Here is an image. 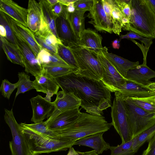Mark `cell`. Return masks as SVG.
Returning a JSON list of instances; mask_svg holds the SVG:
<instances>
[{
  "mask_svg": "<svg viewBox=\"0 0 155 155\" xmlns=\"http://www.w3.org/2000/svg\"><path fill=\"white\" fill-rule=\"evenodd\" d=\"M55 79L64 92L72 93L81 100V106L88 113L102 116L104 110L111 107V92L101 80L74 72Z\"/></svg>",
  "mask_w": 155,
  "mask_h": 155,
  "instance_id": "obj_1",
  "label": "cell"
},
{
  "mask_svg": "<svg viewBox=\"0 0 155 155\" xmlns=\"http://www.w3.org/2000/svg\"><path fill=\"white\" fill-rule=\"evenodd\" d=\"M103 116L81 112L78 117L68 125L53 130L56 136L75 141L82 138L99 132H105L111 127Z\"/></svg>",
  "mask_w": 155,
  "mask_h": 155,
  "instance_id": "obj_2",
  "label": "cell"
},
{
  "mask_svg": "<svg viewBox=\"0 0 155 155\" xmlns=\"http://www.w3.org/2000/svg\"><path fill=\"white\" fill-rule=\"evenodd\" d=\"M129 22L123 29L143 37L155 39V14L147 0H130Z\"/></svg>",
  "mask_w": 155,
  "mask_h": 155,
  "instance_id": "obj_3",
  "label": "cell"
},
{
  "mask_svg": "<svg viewBox=\"0 0 155 155\" xmlns=\"http://www.w3.org/2000/svg\"><path fill=\"white\" fill-rule=\"evenodd\" d=\"M20 127L32 155L66 150L75 141L63 137H51Z\"/></svg>",
  "mask_w": 155,
  "mask_h": 155,
  "instance_id": "obj_4",
  "label": "cell"
},
{
  "mask_svg": "<svg viewBox=\"0 0 155 155\" xmlns=\"http://www.w3.org/2000/svg\"><path fill=\"white\" fill-rule=\"evenodd\" d=\"M70 47L73 52L79 68L74 72L78 76L101 80L103 77L102 68L96 55L78 45Z\"/></svg>",
  "mask_w": 155,
  "mask_h": 155,
  "instance_id": "obj_5",
  "label": "cell"
},
{
  "mask_svg": "<svg viewBox=\"0 0 155 155\" xmlns=\"http://www.w3.org/2000/svg\"><path fill=\"white\" fill-rule=\"evenodd\" d=\"M123 98L133 139L155 124V113L144 110L135 104L129 98Z\"/></svg>",
  "mask_w": 155,
  "mask_h": 155,
  "instance_id": "obj_6",
  "label": "cell"
},
{
  "mask_svg": "<svg viewBox=\"0 0 155 155\" xmlns=\"http://www.w3.org/2000/svg\"><path fill=\"white\" fill-rule=\"evenodd\" d=\"M115 98L111 107L112 122L110 123L120 137L122 143L132 139L128 122L126 109L123 98L118 91L115 92Z\"/></svg>",
  "mask_w": 155,
  "mask_h": 155,
  "instance_id": "obj_7",
  "label": "cell"
},
{
  "mask_svg": "<svg viewBox=\"0 0 155 155\" xmlns=\"http://www.w3.org/2000/svg\"><path fill=\"white\" fill-rule=\"evenodd\" d=\"M4 120L9 126L12 134L10 141L11 155H32L27 141L22 132L20 124L18 123L14 115L12 108L5 109Z\"/></svg>",
  "mask_w": 155,
  "mask_h": 155,
  "instance_id": "obj_8",
  "label": "cell"
},
{
  "mask_svg": "<svg viewBox=\"0 0 155 155\" xmlns=\"http://www.w3.org/2000/svg\"><path fill=\"white\" fill-rule=\"evenodd\" d=\"M16 45L22 57L25 71L35 78L43 72V67L31 48L14 32Z\"/></svg>",
  "mask_w": 155,
  "mask_h": 155,
  "instance_id": "obj_9",
  "label": "cell"
},
{
  "mask_svg": "<svg viewBox=\"0 0 155 155\" xmlns=\"http://www.w3.org/2000/svg\"><path fill=\"white\" fill-rule=\"evenodd\" d=\"M95 55L102 68L101 81L111 92H115L125 82L127 79L117 71L103 53Z\"/></svg>",
  "mask_w": 155,
  "mask_h": 155,
  "instance_id": "obj_10",
  "label": "cell"
},
{
  "mask_svg": "<svg viewBox=\"0 0 155 155\" xmlns=\"http://www.w3.org/2000/svg\"><path fill=\"white\" fill-rule=\"evenodd\" d=\"M89 12L87 16L91 19L88 22L96 30L110 33L113 32L112 23L104 10L101 0H93V7Z\"/></svg>",
  "mask_w": 155,
  "mask_h": 155,
  "instance_id": "obj_11",
  "label": "cell"
},
{
  "mask_svg": "<svg viewBox=\"0 0 155 155\" xmlns=\"http://www.w3.org/2000/svg\"><path fill=\"white\" fill-rule=\"evenodd\" d=\"M30 101L33 111L31 121L34 123H40L51 117L54 108L53 102L39 94L31 98Z\"/></svg>",
  "mask_w": 155,
  "mask_h": 155,
  "instance_id": "obj_12",
  "label": "cell"
},
{
  "mask_svg": "<svg viewBox=\"0 0 155 155\" xmlns=\"http://www.w3.org/2000/svg\"><path fill=\"white\" fill-rule=\"evenodd\" d=\"M39 3L42 12L41 24L39 31L34 34L41 35L51 33L58 38L56 27V20L58 17L53 14L52 7L46 0H40Z\"/></svg>",
  "mask_w": 155,
  "mask_h": 155,
  "instance_id": "obj_13",
  "label": "cell"
},
{
  "mask_svg": "<svg viewBox=\"0 0 155 155\" xmlns=\"http://www.w3.org/2000/svg\"><path fill=\"white\" fill-rule=\"evenodd\" d=\"M55 100L53 102L54 109L49 118H52L63 112L79 108L81 101L72 93H65L63 91L58 92Z\"/></svg>",
  "mask_w": 155,
  "mask_h": 155,
  "instance_id": "obj_14",
  "label": "cell"
},
{
  "mask_svg": "<svg viewBox=\"0 0 155 155\" xmlns=\"http://www.w3.org/2000/svg\"><path fill=\"white\" fill-rule=\"evenodd\" d=\"M117 91L123 98H143L155 95V91L149 86H143L127 79Z\"/></svg>",
  "mask_w": 155,
  "mask_h": 155,
  "instance_id": "obj_15",
  "label": "cell"
},
{
  "mask_svg": "<svg viewBox=\"0 0 155 155\" xmlns=\"http://www.w3.org/2000/svg\"><path fill=\"white\" fill-rule=\"evenodd\" d=\"M33 86L37 91L46 94L45 98L50 101L53 95L57 94L60 87L55 78L44 71L41 75L35 78Z\"/></svg>",
  "mask_w": 155,
  "mask_h": 155,
  "instance_id": "obj_16",
  "label": "cell"
},
{
  "mask_svg": "<svg viewBox=\"0 0 155 155\" xmlns=\"http://www.w3.org/2000/svg\"><path fill=\"white\" fill-rule=\"evenodd\" d=\"M0 11L16 21L27 27L28 9L21 6L11 0H0Z\"/></svg>",
  "mask_w": 155,
  "mask_h": 155,
  "instance_id": "obj_17",
  "label": "cell"
},
{
  "mask_svg": "<svg viewBox=\"0 0 155 155\" xmlns=\"http://www.w3.org/2000/svg\"><path fill=\"white\" fill-rule=\"evenodd\" d=\"M102 37L96 31L91 29H85L81 34L78 45L95 54H102Z\"/></svg>",
  "mask_w": 155,
  "mask_h": 155,
  "instance_id": "obj_18",
  "label": "cell"
},
{
  "mask_svg": "<svg viewBox=\"0 0 155 155\" xmlns=\"http://www.w3.org/2000/svg\"><path fill=\"white\" fill-rule=\"evenodd\" d=\"M8 18L13 31L20 36L37 56L42 48L36 40L34 33L27 27L23 26L8 16Z\"/></svg>",
  "mask_w": 155,
  "mask_h": 155,
  "instance_id": "obj_19",
  "label": "cell"
},
{
  "mask_svg": "<svg viewBox=\"0 0 155 155\" xmlns=\"http://www.w3.org/2000/svg\"><path fill=\"white\" fill-rule=\"evenodd\" d=\"M81 109L78 108L60 113L55 117L48 118L46 121L50 130H59L70 124L77 119L81 114Z\"/></svg>",
  "mask_w": 155,
  "mask_h": 155,
  "instance_id": "obj_20",
  "label": "cell"
},
{
  "mask_svg": "<svg viewBox=\"0 0 155 155\" xmlns=\"http://www.w3.org/2000/svg\"><path fill=\"white\" fill-rule=\"evenodd\" d=\"M153 78H155V71L149 68L147 63H144L129 70L125 77L143 86L149 87L153 82L150 80Z\"/></svg>",
  "mask_w": 155,
  "mask_h": 155,
  "instance_id": "obj_21",
  "label": "cell"
},
{
  "mask_svg": "<svg viewBox=\"0 0 155 155\" xmlns=\"http://www.w3.org/2000/svg\"><path fill=\"white\" fill-rule=\"evenodd\" d=\"M56 27L58 38L64 45L69 47L78 45V41L67 19L62 17L57 18Z\"/></svg>",
  "mask_w": 155,
  "mask_h": 155,
  "instance_id": "obj_22",
  "label": "cell"
},
{
  "mask_svg": "<svg viewBox=\"0 0 155 155\" xmlns=\"http://www.w3.org/2000/svg\"><path fill=\"white\" fill-rule=\"evenodd\" d=\"M104 133H98L80 138L75 141L73 145L88 147L93 149L98 155L101 154L104 151L110 149V147L104 139Z\"/></svg>",
  "mask_w": 155,
  "mask_h": 155,
  "instance_id": "obj_23",
  "label": "cell"
},
{
  "mask_svg": "<svg viewBox=\"0 0 155 155\" xmlns=\"http://www.w3.org/2000/svg\"><path fill=\"white\" fill-rule=\"evenodd\" d=\"M107 48L103 47L102 53L117 71L125 78L127 72L139 65L138 61H131L127 59L108 52Z\"/></svg>",
  "mask_w": 155,
  "mask_h": 155,
  "instance_id": "obj_24",
  "label": "cell"
},
{
  "mask_svg": "<svg viewBox=\"0 0 155 155\" xmlns=\"http://www.w3.org/2000/svg\"><path fill=\"white\" fill-rule=\"evenodd\" d=\"M27 27L34 33L40 30L41 22L42 12L39 2L35 0L28 1Z\"/></svg>",
  "mask_w": 155,
  "mask_h": 155,
  "instance_id": "obj_25",
  "label": "cell"
},
{
  "mask_svg": "<svg viewBox=\"0 0 155 155\" xmlns=\"http://www.w3.org/2000/svg\"><path fill=\"white\" fill-rule=\"evenodd\" d=\"M2 47L7 59L13 64L24 67L21 52L17 46L8 41L5 38L0 36Z\"/></svg>",
  "mask_w": 155,
  "mask_h": 155,
  "instance_id": "obj_26",
  "label": "cell"
},
{
  "mask_svg": "<svg viewBox=\"0 0 155 155\" xmlns=\"http://www.w3.org/2000/svg\"><path fill=\"white\" fill-rule=\"evenodd\" d=\"M86 11L85 10L76 9L73 13H68L67 19L78 42L81 34L85 29L84 15Z\"/></svg>",
  "mask_w": 155,
  "mask_h": 155,
  "instance_id": "obj_27",
  "label": "cell"
},
{
  "mask_svg": "<svg viewBox=\"0 0 155 155\" xmlns=\"http://www.w3.org/2000/svg\"><path fill=\"white\" fill-rule=\"evenodd\" d=\"M34 35L36 40L42 49L54 54H57L58 45L63 44L61 40L51 33Z\"/></svg>",
  "mask_w": 155,
  "mask_h": 155,
  "instance_id": "obj_28",
  "label": "cell"
},
{
  "mask_svg": "<svg viewBox=\"0 0 155 155\" xmlns=\"http://www.w3.org/2000/svg\"><path fill=\"white\" fill-rule=\"evenodd\" d=\"M37 57L43 67L62 66L71 67L63 61L57 54L51 52L44 49L41 50Z\"/></svg>",
  "mask_w": 155,
  "mask_h": 155,
  "instance_id": "obj_29",
  "label": "cell"
},
{
  "mask_svg": "<svg viewBox=\"0 0 155 155\" xmlns=\"http://www.w3.org/2000/svg\"><path fill=\"white\" fill-rule=\"evenodd\" d=\"M58 55L70 66L76 70L78 69V67L75 57L70 48L63 44L58 46Z\"/></svg>",
  "mask_w": 155,
  "mask_h": 155,
  "instance_id": "obj_30",
  "label": "cell"
},
{
  "mask_svg": "<svg viewBox=\"0 0 155 155\" xmlns=\"http://www.w3.org/2000/svg\"><path fill=\"white\" fill-rule=\"evenodd\" d=\"M112 6L111 22L112 24V31L115 34L120 35L123 26L122 23L123 17L125 16L122 13L114 0H111Z\"/></svg>",
  "mask_w": 155,
  "mask_h": 155,
  "instance_id": "obj_31",
  "label": "cell"
},
{
  "mask_svg": "<svg viewBox=\"0 0 155 155\" xmlns=\"http://www.w3.org/2000/svg\"><path fill=\"white\" fill-rule=\"evenodd\" d=\"M20 126L24 128L40 134L53 138H57L53 130L49 129L46 121L38 123L27 124L21 123Z\"/></svg>",
  "mask_w": 155,
  "mask_h": 155,
  "instance_id": "obj_32",
  "label": "cell"
},
{
  "mask_svg": "<svg viewBox=\"0 0 155 155\" xmlns=\"http://www.w3.org/2000/svg\"><path fill=\"white\" fill-rule=\"evenodd\" d=\"M155 133V124L133 139L132 148L136 153L146 142H148Z\"/></svg>",
  "mask_w": 155,
  "mask_h": 155,
  "instance_id": "obj_33",
  "label": "cell"
},
{
  "mask_svg": "<svg viewBox=\"0 0 155 155\" xmlns=\"http://www.w3.org/2000/svg\"><path fill=\"white\" fill-rule=\"evenodd\" d=\"M18 75L19 79L17 82L18 85L15 99L19 94L34 89L33 81L30 80L29 75L23 72H19Z\"/></svg>",
  "mask_w": 155,
  "mask_h": 155,
  "instance_id": "obj_34",
  "label": "cell"
},
{
  "mask_svg": "<svg viewBox=\"0 0 155 155\" xmlns=\"http://www.w3.org/2000/svg\"><path fill=\"white\" fill-rule=\"evenodd\" d=\"M76 69L69 67L62 66H45L43 67L44 72L56 78L74 72L76 71Z\"/></svg>",
  "mask_w": 155,
  "mask_h": 155,
  "instance_id": "obj_35",
  "label": "cell"
},
{
  "mask_svg": "<svg viewBox=\"0 0 155 155\" xmlns=\"http://www.w3.org/2000/svg\"><path fill=\"white\" fill-rule=\"evenodd\" d=\"M135 104L144 110L155 113V95L143 98H129Z\"/></svg>",
  "mask_w": 155,
  "mask_h": 155,
  "instance_id": "obj_36",
  "label": "cell"
},
{
  "mask_svg": "<svg viewBox=\"0 0 155 155\" xmlns=\"http://www.w3.org/2000/svg\"><path fill=\"white\" fill-rule=\"evenodd\" d=\"M133 142L132 139L117 146H110V155H134L136 153L132 148Z\"/></svg>",
  "mask_w": 155,
  "mask_h": 155,
  "instance_id": "obj_37",
  "label": "cell"
},
{
  "mask_svg": "<svg viewBox=\"0 0 155 155\" xmlns=\"http://www.w3.org/2000/svg\"><path fill=\"white\" fill-rule=\"evenodd\" d=\"M0 13V24L3 25L5 28L6 34L5 38L10 42L16 45L15 34L9 24L8 16L1 12Z\"/></svg>",
  "mask_w": 155,
  "mask_h": 155,
  "instance_id": "obj_38",
  "label": "cell"
},
{
  "mask_svg": "<svg viewBox=\"0 0 155 155\" xmlns=\"http://www.w3.org/2000/svg\"><path fill=\"white\" fill-rule=\"evenodd\" d=\"M123 39L138 40L141 42L142 45L144 44L145 48L148 51L153 43V39L143 37L132 31H129L125 35H121L119 41H120Z\"/></svg>",
  "mask_w": 155,
  "mask_h": 155,
  "instance_id": "obj_39",
  "label": "cell"
},
{
  "mask_svg": "<svg viewBox=\"0 0 155 155\" xmlns=\"http://www.w3.org/2000/svg\"><path fill=\"white\" fill-rule=\"evenodd\" d=\"M18 85V82L12 84L7 79H4L2 81L0 91L4 97L9 99L11 94L16 88H17Z\"/></svg>",
  "mask_w": 155,
  "mask_h": 155,
  "instance_id": "obj_40",
  "label": "cell"
},
{
  "mask_svg": "<svg viewBox=\"0 0 155 155\" xmlns=\"http://www.w3.org/2000/svg\"><path fill=\"white\" fill-rule=\"evenodd\" d=\"M122 13L129 20L131 14L130 0H114Z\"/></svg>",
  "mask_w": 155,
  "mask_h": 155,
  "instance_id": "obj_41",
  "label": "cell"
},
{
  "mask_svg": "<svg viewBox=\"0 0 155 155\" xmlns=\"http://www.w3.org/2000/svg\"><path fill=\"white\" fill-rule=\"evenodd\" d=\"M52 11L57 17H62L67 19L68 13L67 10L66 6L58 2L52 7Z\"/></svg>",
  "mask_w": 155,
  "mask_h": 155,
  "instance_id": "obj_42",
  "label": "cell"
},
{
  "mask_svg": "<svg viewBox=\"0 0 155 155\" xmlns=\"http://www.w3.org/2000/svg\"><path fill=\"white\" fill-rule=\"evenodd\" d=\"M76 9L89 12L93 5V0H77L74 3Z\"/></svg>",
  "mask_w": 155,
  "mask_h": 155,
  "instance_id": "obj_43",
  "label": "cell"
},
{
  "mask_svg": "<svg viewBox=\"0 0 155 155\" xmlns=\"http://www.w3.org/2000/svg\"><path fill=\"white\" fill-rule=\"evenodd\" d=\"M148 142V147L142 155H155V133Z\"/></svg>",
  "mask_w": 155,
  "mask_h": 155,
  "instance_id": "obj_44",
  "label": "cell"
},
{
  "mask_svg": "<svg viewBox=\"0 0 155 155\" xmlns=\"http://www.w3.org/2000/svg\"><path fill=\"white\" fill-rule=\"evenodd\" d=\"M101 1L104 10L107 18L111 22L112 6L111 0H102Z\"/></svg>",
  "mask_w": 155,
  "mask_h": 155,
  "instance_id": "obj_45",
  "label": "cell"
},
{
  "mask_svg": "<svg viewBox=\"0 0 155 155\" xmlns=\"http://www.w3.org/2000/svg\"><path fill=\"white\" fill-rule=\"evenodd\" d=\"M67 155H81V152L75 150L72 147L69 149Z\"/></svg>",
  "mask_w": 155,
  "mask_h": 155,
  "instance_id": "obj_46",
  "label": "cell"
},
{
  "mask_svg": "<svg viewBox=\"0 0 155 155\" xmlns=\"http://www.w3.org/2000/svg\"><path fill=\"white\" fill-rule=\"evenodd\" d=\"M77 1V0H58L59 2L66 6L71 3L75 2Z\"/></svg>",
  "mask_w": 155,
  "mask_h": 155,
  "instance_id": "obj_47",
  "label": "cell"
},
{
  "mask_svg": "<svg viewBox=\"0 0 155 155\" xmlns=\"http://www.w3.org/2000/svg\"><path fill=\"white\" fill-rule=\"evenodd\" d=\"M74 3H71L68 6H66L67 10L68 13H72L75 12L76 8L74 5Z\"/></svg>",
  "mask_w": 155,
  "mask_h": 155,
  "instance_id": "obj_48",
  "label": "cell"
},
{
  "mask_svg": "<svg viewBox=\"0 0 155 155\" xmlns=\"http://www.w3.org/2000/svg\"><path fill=\"white\" fill-rule=\"evenodd\" d=\"M149 6L155 14V0H147Z\"/></svg>",
  "mask_w": 155,
  "mask_h": 155,
  "instance_id": "obj_49",
  "label": "cell"
},
{
  "mask_svg": "<svg viewBox=\"0 0 155 155\" xmlns=\"http://www.w3.org/2000/svg\"><path fill=\"white\" fill-rule=\"evenodd\" d=\"M0 36L5 38L6 36V31L4 26L2 25H0Z\"/></svg>",
  "mask_w": 155,
  "mask_h": 155,
  "instance_id": "obj_50",
  "label": "cell"
},
{
  "mask_svg": "<svg viewBox=\"0 0 155 155\" xmlns=\"http://www.w3.org/2000/svg\"><path fill=\"white\" fill-rule=\"evenodd\" d=\"M120 41L117 39H116L113 41L112 46L114 49H118L120 47Z\"/></svg>",
  "mask_w": 155,
  "mask_h": 155,
  "instance_id": "obj_51",
  "label": "cell"
},
{
  "mask_svg": "<svg viewBox=\"0 0 155 155\" xmlns=\"http://www.w3.org/2000/svg\"><path fill=\"white\" fill-rule=\"evenodd\" d=\"M81 155H98L94 150L85 152H81Z\"/></svg>",
  "mask_w": 155,
  "mask_h": 155,
  "instance_id": "obj_52",
  "label": "cell"
},
{
  "mask_svg": "<svg viewBox=\"0 0 155 155\" xmlns=\"http://www.w3.org/2000/svg\"><path fill=\"white\" fill-rule=\"evenodd\" d=\"M52 7L59 2L58 0H46Z\"/></svg>",
  "mask_w": 155,
  "mask_h": 155,
  "instance_id": "obj_53",
  "label": "cell"
}]
</instances>
